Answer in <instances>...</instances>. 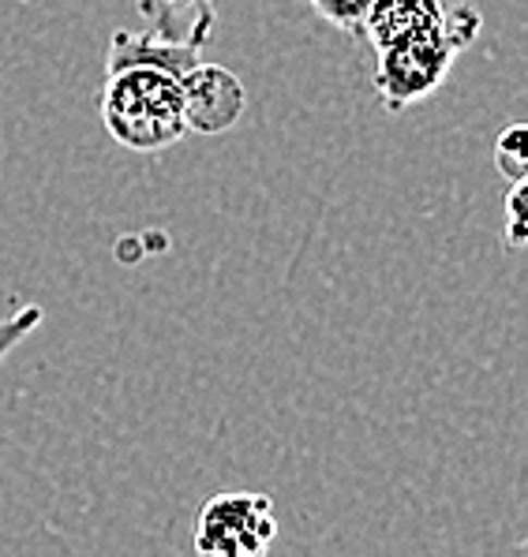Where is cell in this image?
Returning a JSON list of instances; mask_svg holds the SVG:
<instances>
[{
    "label": "cell",
    "mask_w": 528,
    "mask_h": 557,
    "mask_svg": "<svg viewBox=\"0 0 528 557\" xmlns=\"http://www.w3.org/2000/svg\"><path fill=\"white\" fill-rule=\"evenodd\" d=\"M202 46L169 41L155 30H113L106 49L101 124L135 153H161L187 135L181 75L199 64Z\"/></svg>",
    "instance_id": "obj_1"
},
{
    "label": "cell",
    "mask_w": 528,
    "mask_h": 557,
    "mask_svg": "<svg viewBox=\"0 0 528 557\" xmlns=\"http://www.w3.org/2000/svg\"><path fill=\"white\" fill-rule=\"evenodd\" d=\"M483 15L468 4H450L446 23L435 30L397 38L374 49V94L386 113H405L446 83L454 60L480 38Z\"/></svg>",
    "instance_id": "obj_2"
},
{
    "label": "cell",
    "mask_w": 528,
    "mask_h": 557,
    "mask_svg": "<svg viewBox=\"0 0 528 557\" xmlns=\"http://www.w3.org/2000/svg\"><path fill=\"white\" fill-rule=\"evenodd\" d=\"M278 539V512L267 494H210L195 512V550L207 557H262Z\"/></svg>",
    "instance_id": "obj_3"
},
{
    "label": "cell",
    "mask_w": 528,
    "mask_h": 557,
    "mask_svg": "<svg viewBox=\"0 0 528 557\" xmlns=\"http://www.w3.org/2000/svg\"><path fill=\"white\" fill-rule=\"evenodd\" d=\"M181 101H184V127L202 139L225 135L241 124L248 94L244 83L221 64H192L181 75Z\"/></svg>",
    "instance_id": "obj_4"
},
{
    "label": "cell",
    "mask_w": 528,
    "mask_h": 557,
    "mask_svg": "<svg viewBox=\"0 0 528 557\" xmlns=\"http://www.w3.org/2000/svg\"><path fill=\"white\" fill-rule=\"evenodd\" d=\"M446 15V0H371L360 34L371 41V49H382L397 38H413V34L442 27Z\"/></svg>",
    "instance_id": "obj_5"
},
{
    "label": "cell",
    "mask_w": 528,
    "mask_h": 557,
    "mask_svg": "<svg viewBox=\"0 0 528 557\" xmlns=\"http://www.w3.org/2000/svg\"><path fill=\"white\" fill-rule=\"evenodd\" d=\"M150 30L184 46H207L214 34V0H135Z\"/></svg>",
    "instance_id": "obj_6"
},
{
    "label": "cell",
    "mask_w": 528,
    "mask_h": 557,
    "mask_svg": "<svg viewBox=\"0 0 528 557\" xmlns=\"http://www.w3.org/2000/svg\"><path fill=\"white\" fill-rule=\"evenodd\" d=\"M495 169L502 180L517 184L528 180V127L525 124H509L499 132L495 139Z\"/></svg>",
    "instance_id": "obj_7"
},
{
    "label": "cell",
    "mask_w": 528,
    "mask_h": 557,
    "mask_svg": "<svg viewBox=\"0 0 528 557\" xmlns=\"http://www.w3.org/2000/svg\"><path fill=\"white\" fill-rule=\"evenodd\" d=\"M319 20H327L330 27L348 30V34H360V23L368 15L371 0H304Z\"/></svg>",
    "instance_id": "obj_8"
},
{
    "label": "cell",
    "mask_w": 528,
    "mask_h": 557,
    "mask_svg": "<svg viewBox=\"0 0 528 557\" xmlns=\"http://www.w3.org/2000/svg\"><path fill=\"white\" fill-rule=\"evenodd\" d=\"M41 319H46V311H41L38 304H27L15 314H8V319H0V363H4V359L12 356L34 330H38Z\"/></svg>",
    "instance_id": "obj_9"
},
{
    "label": "cell",
    "mask_w": 528,
    "mask_h": 557,
    "mask_svg": "<svg viewBox=\"0 0 528 557\" xmlns=\"http://www.w3.org/2000/svg\"><path fill=\"white\" fill-rule=\"evenodd\" d=\"M525 195H528V180H517L509 184L506 202H502V213H506V244L509 247H525L528 236V218H525Z\"/></svg>",
    "instance_id": "obj_10"
}]
</instances>
